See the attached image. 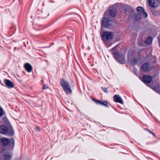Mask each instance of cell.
Here are the masks:
<instances>
[{
  "label": "cell",
  "mask_w": 160,
  "mask_h": 160,
  "mask_svg": "<svg viewBox=\"0 0 160 160\" xmlns=\"http://www.w3.org/2000/svg\"><path fill=\"white\" fill-rule=\"evenodd\" d=\"M25 68L28 72H30L32 70V67L29 63H26L25 64Z\"/></svg>",
  "instance_id": "obj_11"
},
{
  "label": "cell",
  "mask_w": 160,
  "mask_h": 160,
  "mask_svg": "<svg viewBox=\"0 0 160 160\" xmlns=\"http://www.w3.org/2000/svg\"><path fill=\"white\" fill-rule=\"evenodd\" d=\"M149 5L152 8L157 7L159 5L160 0H148Z\"/></svg>",
  "instance_id": "obj_3"
},
{
  "label": "cell",
  "mask_w": 160,
  "mask_h": 160,
  "mask_svg": "<svg viewBox=\"0 0 160 160\" xmlns=\"http://www.w3.org/2000/svg\"><path fill=\"white\" fill-rule=\"evenodd\" d=\"M8 129L7 126L5 125H1L0 126V133L1 134H6L8 132Z\"/></svg>",
  "instance_id": "obj_8"
},
{
  "label": "cell",
  "mask_w": 160,
  "mask_h": 160,
  "mask_svg": "<svg viewBox=\"0 0 160 160\" xmlns=\"http://www.w3.org/2000/svg\"><path fill=\"white\" fill-rule=\"evenodd\" d=\"M61 84L64 90L65 91V92L68 94H70L72 92V90L70 88V86H69V84L65 81L64 80H61Z\"/></svg>",
  "instance_id": "obj_2"
},
{
  "label": "cell",
  "mask_w": 160,
  "mask_h": 160,
  "mask_svg": "<svg viewBox=\"0 0 160 160\" xmlns=\"http://www.w3.org/2000/svg\"><path fill=\"white\" fill-rule=\"evenodd\" d=\"M3 115V110H2V109L1 108H0V118L1 117H2Z\"/></svg>",
  "instance_id": "obj_14"
},
{
  "label": "cell",
  "mask_w": 160,
  "mask_h": 160,
  "mask_svg": "<svg viewBox=\"0 0 160 160\" xmlns=\"http://www.w3.org/2000/svg\"><path fill=\"white\" fill-rule=\"evenodd\" d=\"M137 12L139 13V15L141 16V17L145 18L147 17V14L146 13L144 9L141 7H139L136 9Z\"/></svg>",
  "instance_id": "obj_4"
},
{
  "label": "cell",
  "mask_w": 160,
  "mask_h": 160,
  "mask_svg": "<svg viewBox=\"0 0 160 160\" xmlns=\"http://www.w3.org/2000/svg\"><path fill=\"white\" fill-rule=\"evenodd\" d=\"M113 33L110 31H105L102 34V38L104 41H109L111 40L113 38Z\"/></svg>",
  "instance_id": "obj_1"
},
{
  "label": "cell",
  "mask_w": 160,
  "mask_h": 160,
  "mask_svg": "<svg viewBox=\"0 0 160 160\" xmlns=\"http://www.w3.org/2000/svg\"><path fill=\"white\" fill-rule=\"evenodd\" d=\"M142 79H143V81L145 82V83L148 84V83H150L152 81V77L150 75H145L143 76Z\"/></svg>",
  "instance_id": "obj_6"
},
{
  "label": "cell",
  "mask_w": 160,
  "mask_h": 160,
  "mask_svg": "<svg viewBox=\"0 0 160 160\" xmlns=\"http://www.w3.org/2000/svg\"><path fill=\"white\" fill-rule=\"evenodd\" d=\"M5 84H6V85L7 86H8V87H10V88L13 87V86H14L13 83L11 81H10V80H5Z\"/></svg>",
  "instance_id": "obj_12"
},
{
  "label": "cell",
  "mask_w": 160,
  "mask_h": 160,
  "mask_svg": "<svg viewBox=\"0 0 160 160\" xmlns=\"http://www.w3.org/2000/svg\"><path fill=\"white\" fill-rule=\"evenodd\" d=\"M114 100L115 102L120 103V104H122L123 103V100L121 98V97L118 95H115L114 96Z\"/></svg>",
  "instance_id": "obj_10"
},
{
  "label": "cell",
  "mask_w": 160,
  "mask_h": 160,
  "mask_svg": "<svg viewBox=\"0 0 160 160\" xmlns=\"http://www.w3.org/2000/svg\"><path fill=\"white\" fill-rule=\"evenodd\" d=\"M103 25H104V26L105 27H106V28H108V27L110 25V21L106 18H104L103 19Z\"/></svg>",
  "instance_id": "obj_9"
},
{
  "label": "cell",
  "mask_w": 160,
  "mask_h": 160,
  "mask_svg": "<svg viewBox=\"0 0 160 160\" xmlns=\"http://www.w3.org/2000/svg\"><path fill=\"white\" fill-rule=\"evenodd\" d=\"M150 68V66L148 63H145L143 65L141 68V70L143 72H146L149 71Z\"/></svg>",
  "instance_id": "obj_7"
},
{
  "label": "cell",
  "mask_w": 160,
  "mask_h": 160,
  "mask_svg": "<svg viewBox=\"0 0 160 160\" xmlns=\"http://www.w3.org/2000/svg\"><path fill=\"white\" fill-rule=\"evenodd\" d=\"M0 141L2 145L5 147L8 146L10 143V140L7 138H2L0 140Z\"/></svg>",
  "instance_id": "obj_5"
},
{
  "label": "cell",
  "mask_w": 160,
  "mask_h": 160,
  "mask_svg": "<svg viewBox=\"0 0 160 160\" xmlns=\"http://www.w3.org/2000/svg\"><path fill=\"white\" fill-rule=\"evenodd\" d=\"M152 42V38L150 37L148 38L145 41V44L147 45H149L151 44Z\"/></svg>",
  "instance_id": "obj_13"
}]
</instances>
